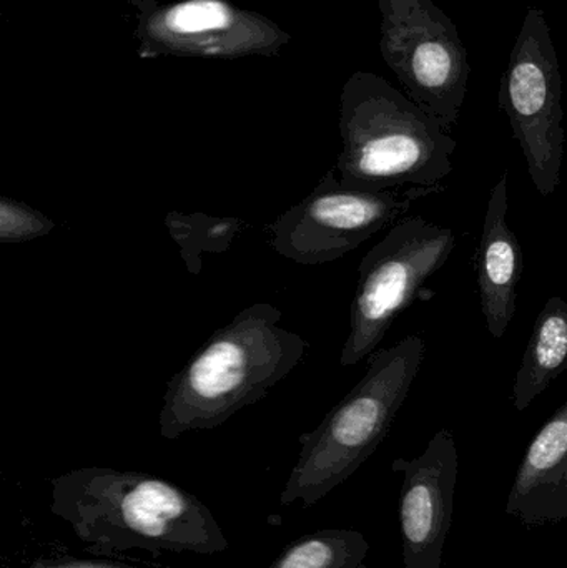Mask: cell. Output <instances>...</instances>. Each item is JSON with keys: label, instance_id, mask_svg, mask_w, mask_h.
<instances>
[{"label": "cell", "instance_id": "obj_9", "mask_svg": "<svg viewBox=\"0 0 567 568\" xmlns=\"http://www.w3.org/2000/svg\"><path fill=\"white\" fill-rule=\"evenodd\" d=\"M136 37L140 59L275 57L292 40L269 17L240 9L229 0H180L166 6L145 0Z\"/></svg>", "mask_w": 567, "mask_h": 568}, {"label": "cell", "instance_id": "obj_16", "mask_svg": "<svg viewBox=\"0 0 567 568\" xmlns=\"http://www.w3.org/2000/svg\"><path fill=\"white\" fill-rule=\"evenodd\" d=\"M55 230V222L27 203L0 195V243H26Z\"/></svg>", "mask_w": 567, "mask_h": 568}, {"label": "cell", "instance_id": "obj_14", "mask_svg": "<svg viewBox=\"0 0 567 568\" xmlns=\"http://www.w3.org/2000/svg\"><path fill=\"white\" fill-rule=\"evenodd\" d=\"M369 544L352 529H323L290 544L269 568H362Z\"/></svg>", "mask_w": 567, "mask_h": 568}, {"label": "cell", "instance_id": "obj_2", "mask_svg": "<svg viewBox=\"0 0 567 568\" xmlns=\"http://www.w3.org/2000/svg\"><path fill=\"white\" fill-rule=\"evenodd\" d=\"M282 311L256 303L210 336L170 379L159 414L163 439L222 426L302 363L308 343L280 327Z\"/></svg>", "mask_w": 567, "mask_h": 568}, {"label": "cell", "instance_id": "obj_3", "mask_svg": "<svg viewBox=\"0 0 567 568\" xmlns=\"http://www.w3.org/2000/svg\"><path fill=\"white\" fill-rule=\"evenodd\" d=\"M340 185L379 190L435 186L453 172L456 140L388 80L355 72L340 97Z\"/></svg>", "mask_w": 567, "mask_h": 568}, {"label": "cell", "instance_id": "obj_4", "mask_svg": "<svg viewBox=\"0 0 567 568\" xmlns=\"http://www.w3.org/2000/svg\"><path fill=\"white\" fill-rule=\"evenodd\" d=\"M425 351L422 336H408L369 354L362 381L315 429L300 436L302 449L280 497L282 506H315L375 454L408 397Z\"/></svg>", "mask_w": 567, "mask_h": 568}, {"label": "cell", "instance_id": "obj_15", "mask_svg": "<svg viewBox=\"0 0 567 568\" xmlns=\"http://www.w3.org/2000/svg\"><path fill=\"white\" fill-rule=\"evenodd\" d=\"M166 226L173 239L179 242L185 256L190 272L200 273L202 270V253H223L230 250L236 236L242 233L245 223L240 219H215L205 215H173L166 216Z\"/></svg>", "mask_w": 567, "mask_h": 568}, {"label": "cell", "instance_id": "obj_8", "mask_svg": "<svg viewBox=\"0 0 567 568\" xmlns=\"http://www.w3.org/2000/svg\"><path fill=\"white\" fill-rule=\"evenodd\" d=\"M561 95V70L545 12L528 9L503 73L499 106L543 196L553 195L561 182L566 143Z\"/></svg>", "mask_w": 567, "mask_h": 568}, {"label": "cell", "instance_id": "obj_5", "mask_svg": "<svg viewBox=\"0 0 567 568\" xmlns=\"http://www.w3.org/2000/svg\"><path fill=\"white\" fill-rule=\"evenodd\" d=\"M455 246L453 230L413 216L392 226L388 235L363 256L350 310L348 339L340 357L342 366H353L375 353L423 284L445 266Z\"/></svg>", "mask_w": 567, "mask_h": 568}, {"label": "cell", "instance_id": "obj_6", "mask_svg": "<svg viewBox=\"0 0 567 568\" xmlns=\"http://www.w3.org/2000/svg\"><path fill=\"white\" fill-rule=\"evenodd\" d=\"M379 52L408 99L446 130L458 123L472 67L452 17L433 0H378Z\"/></svg>", "mask_w": 567, "mask_h": 568}, {"label": "cell", "instance_id": "obj_11", "mask_svg": "<svg viewBox=\"0 0 567 568\" xmlns=\"http://www.w3.org/2000/svg\"><path fill=\"white\" fill-rule=\"evenodd\" d=\"M506 516L526 526L567 519V403L538 430L519 464Z\"/></svg>", "mask_w": 567, "mask_h": 568}, {"label": "cell", "instance_id": "obj_7", "mask_svg": "<svg viewBox=\"0 0 567 568\" xmlns=\"http://www.w3.org/2000/svg\"><path fill=\"white\" fill-rule=\"evenodd\" d=\"M439 192H445L442 183L402 192L346 189L330 170L305 200L275 220L270 230L273 250L298 265L335 262L402 222L416 200Z\"/></svg>", "mask_w": 567, "mask_h": 568}, {"label": "cell", "instance_id": "obj_13", "mask_svg": "<svg viewBox=\"0 0 567 568\" xmlns=\"http://www.w3.org/2000/svg\"><path fill=\"white\" fill-rule=\"evenodd\" d=\"M567 303L563 297H549L536 317L522 366L513 386L516 410H526L536 397L566 369Z\"/></svg>", "mask_w": 567, "mask_h": 568}, {"label": "cell", "instance_id": "obj_10", "mask_svg": "<svg viewBox=\"0 0 567 568\" xmlns=\"http://www.w3.org/2000/svg\"><path fill=\"white\" fill-rule=\"evenodd\" d=\"M392 469L403 476L399 524L405 568H442L459 473L455 437L448 429L439 430L422 456L398 457Z\"/></svg>", "mask_w": 567, "mask_h": 568}, {"label": "cell", "instance_id": "obj_17", "mask_svg": "<svg viewBox=\"0 0 567 568\" xmlns=\"http://www.w3.org/2000/svg\"><path fill=\"white\" fill-rule=\"evenodd\" d=\"M29 568H140L130 566V564L115 562V560H83V559H67V560H49L39 559Z\"/></svg>", "mask_w": 567, "mask_h": 568}, {"label": "cell", "instance_id": "obj_12", "mask_svg": "<svg viewBox=\"0 0 567 568\" xmlns=\"http://www.w3.org/2000/svg\"><path fill=\"white\" fill-rule=\"evenodd\" d=\"M508 172L493 189L483 223L478 250V284L486 329L493 337L505 336L518 303L523 275V252L518 236L508 225Z\"/></svg>", "mask_w": 567, "mask_h": 568}, {"label": "cell", "instance_id": "obj_1", "mask_svg": "<svg viewBox=\"0 0 567 568\" xmlns=\"http://www.w3.org/2000/svg\"><path fill=\"white\" fill-rule=\"evenodd\" d=\"M50 510L72 527L87 552L215 556L229 540L212 510L152 474L82 467L52 480Z\"/></svg>", "mask_w": 567, "mask_h": 568}]
</instances>
